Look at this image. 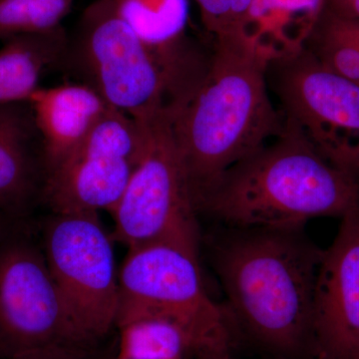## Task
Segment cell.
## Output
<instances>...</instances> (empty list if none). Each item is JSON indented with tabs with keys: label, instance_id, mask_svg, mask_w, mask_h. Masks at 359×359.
Returning <instances> with one entry per match:
<instances>
[{
	"label": "cell",
	"instance_id": "8992f818",
	"mask_svg": "<svg viewBox=\"0 0 359 359\" xmlns=\"http://www.w3.org/2000/svg\"><path fill=\"white\" fill-rule=\"evenodd\" d=\"M138 165L113 208V238L130 249L157 242L199 248L195 205L167 110L143 118Z\"/></svg>",
	"mask_w": 359,
	"mask_h": 359
},
{
	"label": "cell",
	"instance_id": "ac0fdd59",
	"mask_svg": "<svg viewBox=\"0 0 359 359\" xmlns=\"http://www.w3.org/2000/svg\"><path fill=\"white\" fill-rule=\"evenodd\" d=\"M72 4L73 0H0V39L57 29Z\"/></svg>",
	"mask_w": 359,
	"mask_h": 359
},
{
	"label": "cell",
	"instance_id": "7a4b0ae2",
	"mask_svg": "<svg viewBox=\"0 0 359 359\" xmlns=\"http://www.w3.org/2000/svg\"><path fill=\"white\" fill-rule=\"evenodd\" d=\"M202 81L169 113L194 205L224 172L282 132L271 102L269 61L241 35L212 40Z\"/></svg>",
	"mask_w": 359,
	"mask_h": 359
},
{
	"label": "cell",
	"instance_id": "7c38bea8",
	"mask_svg": "<svg viewBox=\"0 0 359 359\" xmlns=\"http://www.w3.org/2000/svg\"><path fill=\"white\" fill-rule=\"evenodd\" d=\"M166 74L174 99L185 97L204 76L205 55L186 36L189 0H111Z\"/></svg>",
	"mask_w": 359,
	"mask_h": 359
},
{
	"label": "cell",
	"instance_id": "4fadbf2b",
	"mask_svg": "<svg viewBox=\"0 0 359 359\" xmlns=\"http://www.w3.org/2000/svg\"><path fill=\"white\" fill-rule=\"evenodd\" d=\"M43 142L32 104H0V212L25 211L44 185Z\"/></svg>",
	"mask_w": 359,
	"mask_h": 359
},
{
	"label": "cell",
	"instance_id": "7402d4cb",
	"mask_svg": "<svg viewBox=\"0 0 359 359\" xmlns=\"http://www.w3.org/2000/svg\"><path fill=\"white\" fill-rule=\"evenodd\" d=\"M195 359H237L231 354V346H214L205 348L196 355Z\"/></svg>",
	"mask_w": 359,
	"mask_h": 359
},
{
	"label": "cell",
	"instance_id": "2e32d148",
	"mask_svg": "<svg viewBox=\"0 0 359 359\" xmlns=\"http://www.w3.org/2000/svg\"><path fill=\"white\" fill-rule=\"evenodd\" d=\"M67 43L62 26L6 39L0 50V104L29 102L45 71L60 65Z\"/></svg>",
	"mask_w": 359,
	"mask_h": 359
},
{
	"label": "cell",
	"instance_id": "ba28073f",
	"mask_svg": "<svg viewBox=\"0 0 359 359\" xmlns=\"http://www.w3.org/2000/svg\"><path fill=\"white\" fill-rule=\"evenodd\" d=\"M266 77L283 121L328 162L359 179V85L321 65L306 48L269 61Z\"/></svg>",
	"mask_w": 359,
	"mask_h": 359
},
{
	"label": "cell",
	"instance_id": "8fae6325",
	"mask_svg": "<svg viewBox=\"0 0 359 359\" xmlns=\"http://www.w3.org/2000/svg\"><path fill=\"white\" fill-rule=\"evenodd\" d=\"M313 359H359V210L323 250L313 316Z\"/></svg>",
	"mask_w": 359,
	"mask_h": 359
},
{
	"label": "cell",
	"instance_id": "5b68a950",
	"mask_svg": "<svg viewBox=\"0 0 359 359\" xmlns=\"http://www.w3.org/2000/svg\"><path fill=\"white\" fill-rule=\"evenodd\" d=\"M112 238L98 212H53L45 224V259L83 346H98L116 328L119 273Z\"/></svg>",
	"mask_w": 359,
	"mask_h": 359
},
{
	"label": "cell",
	"instance_id": "9c48e42d",
	"mask_svg": "<svg viewBox=\"0 0 359 359\" xmlns=\"http://www.w3.org/2000/svg\"><path fill=\"white\" fill-rule=\"evenodd\" d=\"M145 123L115 109L44 177L42 197L53 212H111L133 175Z\"/></svg>",
	"mask_w": 359,
	"mask_h": 359
},
{
	"label": "cell",
	"instance_id": "d6986e66",
	"mask_svg": "<svg viewBox=\"0 0 359 359\" xmlns=\"http://www.w3.org/2000/svg\"><path fill=\"white\" fill-rule=\"evenodd\" d=\"M201 20L212 40L240 35L241 26L252 0H194Z\"/></svg>",
	"mask_w": 359,
	"mask_h": 359
},
{
	"label": "cell",
	"instance_id": "ffe728a7",
	"mask_svg": "<svg viewBox=\"0 0 359 359\" xmlns=\"http://www.w3.org/2000/svg\"><path fill=\"white\" fill-rule=\"evenodd\" d=\"M7 359H106L96 346L62 344L39 349Z\"/></svg>",
	"mask_w": 359,
	"mask_h": 359
},
{
	"label": "cell",
	"instance_id": "30bf717a",
	"mask_svg": "<svg viewBox=\"0 0 359 359\" xmlns=\"http://www.w3.org/2000/svg\"><path fill=\"white\" fill-rule=\"evenodd\" d=\"M80 344L43 250L25 238L0 242V359Z\"/></svg>",
	"mask_w": 359,
	"mask_h": 359
},
{
	"label": "cell",
	"instance_id": "5bb4252c",
	"mask_svg": "<svg viewBox=\"0 0 359 359\" xmlns=\"http://www.w3.org/2000/svg\"><path fill=\"white\" fill-rule=\"evenodd\" d=\"M29 103L43 142L45 174L77 148L112 109L95 91L81 83L39 88Z\"/></svg>",
	"mask_w": 359,
	"mask_h": 359
},
{
	"label": "cell",
	"instance_id": "e0dca14e",
	"mask_svg": "<svg viewBox=\"0 0 359 359\" xmlns=\"http://www.w3.org/2000/svg\"><path fill=\"white\" fill-rule=\"evenodd\" d=\"M304 48L321 65L359 85V21L325 11Z\"/></svg>",
	"mask_w": 359,
	"mask_h": 359
},
{
	"label": "cell",
	"instance_id": "44dd1931",
	"mask_svg": "<svg viewBox=\"0 0 359 359\" xmlns=\"http://www.w3.org/2000/svg\"><path fill=\"white\" fill-rule=\"evenodd\" d=\"M327 11L337 18L359 21V0H327Z\"/></svg>",
	"mask_w": 359,
	"mask_h": 359
},
{
	"label": "cell",
	"instance_id": "277c9868",
	"mask_svg": "<svg viewBox=\"0 0 359 359\" xmlns=\"http://www.w3.org/2000/svg\"><path fill=\"white\" fill-rule=\"evenodd\" d=\"M60 65L112 109L135 119L171 108L164 70L111 0H94L84 9Z\"/></svg>",
	"mask_w": 359,
	"mask_h": 359
},
{
	"label": "cell",
	"instance_id": "3957f363",
	"mask_svg": "<svg viewBox=\"0 0 359 359\" xmlns=\"http://www.w3.org/2000/svg\"><path fill=\"white\" fill-rule=\"evenodd\" d=\"M359 210V179L323 157L294 127L222 175L196 204L226 228L301 229Z\"/></svg>",
	"mask_w": 359,
	"mask_h": 359
},
{
	"label": "cell",
	"instance_id": "6da1fadb",
	"mask_svg": "<svg viewBox=\"0 0 359 359\" xmlns=\"http://www.w3.org/2000/svg\"><path fill=\"white\" fill-rule=\"evenodd\" d=\"M323 250L301 229L226 228L211 241L212 264L229 316L280 359H313L314 290Z\"/></svg>",
	"mask_w": 359,
	"mask_h": 359
},
{
	"label": "cell",
	"instance_id": "52a82bcc",
	"mask_svg": "<svg viewBox=\"0 0 359 359\" xmlns=\"http://www.w3.org/2000/svg\"><path fill=\"white\" fill-rule=\"evenodd\" d=\"M163 316L181 321L212 346H231V320L205 290L198 248L157 242L128 250L119 271L121 321Z\"/></svg>",
	"mask_w": 359,
	"mask_h": 359
},
{
	"label": "cell",
	"instance_id": "603a6c76",
	"mask_svg": "<svg viewBox=\"0 0 359 359\" xmlns=\"http://www.w3.org/2000/svg\"><path fill=\"white\" fill-rule=\"evenodd\" d=\"M4 216H6V215L0 212V242L6 237V233H4Z\"/></svg>",
	"mask_w": 359,
	"mask_h": 359
},
{
	"label": "cell",
	"instance_id": "9a60e30c",
	"mask_svg": "<svg viewBox=\"0 0 359 359\" xmlns=\"http://www.w3.org/2000/svg\"><path fill=\"white\" fill-rule=\"evenodd\" d=\"M327 0H252L240 35L266 60L304 48L327 11Z\"/></svg>",
	"mask_w": 359,
	"mask_h": 359
}]
</instances>
